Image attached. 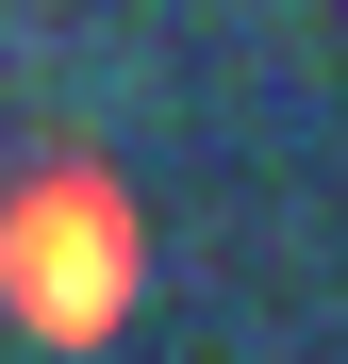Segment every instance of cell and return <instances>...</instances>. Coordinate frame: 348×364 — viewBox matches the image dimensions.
<instances>
[{"label":"cell","mask_w":348,"mask_h":364,"mask_svg":"<svg viewBox=\"0 0 348 364\" xmlns=\"http://www.w3.org/2000/svg\"><path fill=\"white\" fill-rule=\"evenodd\" d=\"M0 298L50 331V348H100L133 315V215L100 199V182H50V199L0 215Z\"/></svg>","instance_id":"1"}]
</instances>
